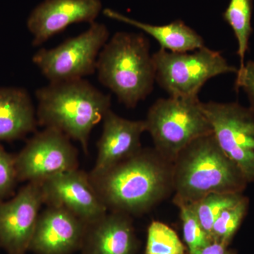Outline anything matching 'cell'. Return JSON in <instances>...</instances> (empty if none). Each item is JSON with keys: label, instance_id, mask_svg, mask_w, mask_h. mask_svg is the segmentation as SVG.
Returning a JSON list of instances; mask_svg holds the SVG:
<instances>
[{"label": "cell", "instance_id": "obj_11", "mask_svg": "<svg viewBox=\"0 0 254 254\" xmlns=\"http://www.w3.org/2000/svg\"><path fill=\"white\" fill-rule=\"evenodd\" d=\"M40 184L44 204L64 209L86 224L108 213L89 175L78 168L55 175Z\"/></svg>", "mask_w": 254, "mask_h": 254}, {"label": "cell", "instance_id": "obj_15", "mask_svg": "<svg viewBox=\"0 0 254 254\" xmlns=\"http://www.w3.org/2000/svg\"><path fill=\"white\" fill-rule=\"evenodd\" d=\"M139 241L131 216L108 211L87 224L81 254H137Z\"/></svg>", "mask_w": 254, "mask_h": 254}, {"label": "cell", "instance_id": "obj_5", "mask_svg": "<svg viewBox=\"0 0 254 254\" xmlns=\"http://www.w3.org/2000/svg\"><path fill=\"white\" fill-rule=\"evenodd\" d=\"M144 122L155 150L171 163L190 142L213 133L198 97L157 100Z\"/></svg>", "mask_w": 254, "mask_h": 254}, {"label": "cell", "instance_id": "obj_13", "mask_svg": "<svg viewBox=\"0 0 254 254\" xmlns=\"http://www.w3.org/2000/svg\"><path fill=\"white\" fill-rule=\"evenodd\" d=\"M101 9L100 0H44L28 18L33 46H41L73 23L95 22Z\"/></svg>", "mask_w": 254, "mask_h": 254}, {"label": "cell", "instance_id": "obj_10", "mask_svg": "<svg viewBox=\"0 0 254 254\" xmlns=\"http://www.w3.org/2000/svg\"><path fill=\"white\" fill-rule=\"evenodd\" d=\"M43 203L41 184L28 182L14 198L0 200V248L26 254Z\"/></svg>", "mask_w": 254, "mask_h": 254}, {"label": "cell", "instance_id": "obj_14", "mask_svg": "<svg viewBox=\"0 0 254 254\" xmlns=\"http://www.w3.org/2000/svg\"><path fill=\"white\" fill-rule=\"evenodd\" d=\"M103 121V132L97 143L98 156L91 175L108 170L143 148L141 138L145 131L144 120H127L110 110Z\"/></svg>", "mask_w": 254, "mask_h": 254}, {"label": "cell", "instance_id": "obj_23", "mask_svg": "<svg viewBox=\"0 0 254 254\" xmlns=\"http://www.w3.org/2000/svg\"><path fill=\"white\" fill-rule=\"evenodd\" d=\"M18 182L15 157L0 145V200L12 194Z\"/></svg>", "mask_w": 254, "mask_h": 254}, {"label": "cell", "instance_id": "obj_24", "mask_svg": "<svg viewBox=\"0 0 254 254\" xmlns=\"http://www.w3.org/2000/svg\"><path fill=\"white\" fill-rule=\"evenodd\" d=\"M235 81V89L238 91L240 88L247 93L250 100V108L254 111V60H250L245 66L238 69Z\"/></svg>", "mask_w": 254, "mask_h": 254}, {"label": "cell", "instance_id": "obj_18", "mask_svg": "<svg viewBox=\"0 0 254 254\" xmlns=\"http://www.w3.org/2000/svg\"><path fill=\"white\" fill-rule=\"evenodd\" d=\"M252 0H230L223 14L224 19L230 25L236 37L237 55L240 59L238 69L243 68L245 64L246 53L249 50L252 33Z\"/></svg>", "mask_w": 254, "mask_h": 254}, {"label": "cell", "instance_id": "obj_12", "mask_svg": "<svg viewBox=\"0 0 254 254\" xmlns=\"http://www.w3.org/2000/svg\"><path fill=\"white\" fill-rule=\"evenodd\" d=\"M87 224L58 207L40 213L28 252L35 254H73L81 250Z\"/></svg>", "mask_w": 254, "mask_h": 254}, {"label": "cell", "instance_id": "obj_1", "mask_svg": "<svg viewBox=\"0 0 254 254\" xmlns=\"http://www.w3.org/2000/svg\"><path fill=\"white\" fill-rule=\"evenodd\" d=\"M88 175L108 211L131 217L148 213L173 193V163L154 148H142L102 173Z\"/></svg>", "mask_w": 254, "mask_h": 254}, {"label": "cell", "instance_id": "obj_22", "mask_svg": "<svg viewBox=\"0 0 254 254\" xmlns=\"http://www.w3.org/2000/svg\"><path fill=\"white\" fill-rule=\"evenodd\" d=\"M180 209L183 237L189 254H195L213 242L197 218L194 210L189 203L175 205Z\"/></svg>", "mask_w": 254, "mask_h": 254}, {"label": "cell", "instance_id": "obj_25", "mask_svg": "<svg viewBox=\"0 0 254 254\" xmlns=\"http://www.w3.org/2000/svg\"><path fill=\"white\" fill-rule=\"evenodd\" d=\"M195 254H237V252L230 250L227 246L217 242H212Z\"/></svg>", "mask_w": 254, "mask_h": 254}, {"label": "cell", "instance_id": "obj_2", "mask_svg": "<svg viewBox=\"0 0 254 254\" xmlns=\"http://www.w3.org/2000/svg\"><path fill=\"white\" fill-rule=\"evenodd\" d=\"M173 203H193L211 193H243L249 182L213 133L193 140L173 163Z\"/></svg>", "mask_w": 254, "mask_h": 254}, {"label": "cell", "instance_id": "obj_8", "mask_svg": "<svg viewBox=\"0 0 254 254\" xmlns=\"http://www.w3.org/2000/svg\"><path fill=\"white\" fill-rule=\"evenodd\" d=\"M220 148L238 165L249 184L254 182V111L236 103H202Z\"/></svg>", "mask_w": 254, "mask_h": 254}, {"label": "cell", "instance_id": "obj_6", "mask_svg": "<svg viewBox=\"0 0 254 254\" xmlns=\"http://www.w3.org/2000/svg\"><path fill=\"white\" fill-rule=\"evenodd\" d=\"M153 57L155 81L174 98H195L210 78L237 73L220 52L204 46L193 53H172L161 49Z\"/></svg>", "mask_w": 254, "mask_h": 254}, {"label": "cell", "instance_id": "obj_4", "mask_svg": "<svg viewBox=\"0 0 254 254\" xmlns=\"http://www.w3.org/2000/svg\"><path fill=\"white\" fill-rule=\"evenodd\" d=\"M98 80L127 108H134L153 91L155 69L150 43L143 34L118 32L98 55Z\"/></svg>", "mask_w": 254, "mask_h": 254}, {"label": "cell", "instance_id": "obj_21", "mask_svg": "<svg viewBox=\"0 0 254 254\" xmlns=\"http://www.w3.org/2000/svg\"><path fill=\"white\" fill-rule=\"evenodd\" d=\"M185 254V245L173 228L159 221L150 224L147 232L145 254Z\"/></svg>", "mask_w": 254, "mask_h": 254}, {"label": "cell", "instance_id": "obj_3", "mask_svg": "<svg viewBox=\"0 0 254 254\" xmlns=\"http://www.w3.org/2000/svg\"><path fill=\"white\" fill-rule=\"evenodd\" d=\"M38 124L79 142L88 153L93 128L111 107V97L83 79L49 83L36 92Z\"/></svg>", "mask_w": 254, "mask_h": 254}, {"label": "cell", "instance_id": "obj_7", "mask_svg": "<svg viewBox=\"0 0 254 254\" xmlns=\"http://www.w3.org/2000/svg\"><path fill=\"white\" fill-rule=\"evenodd\" d=\"M109 36L108 27L95 21L86 31L59 46L38 50L33 63L50 83L82 79L96 71L98 55Z\"/></svg>", "mask_w": 254, "mask_h": 254}, {"label": "cell", "instance_id": "obj_17", "mask_svg": "<svg viewBox=\"0 0 254 254\" xmlns=\"http://www.w3.org/2000/svg\"><path fill=\"white\" fill-rule=\"evenodd\" d=\"M107 17L134 26L158 41L161 49L172 53H188L204 47L203 38L183 21H173L163 26H155L137 21L110 9L103 10Z\"/></svg>", "mask_w": 254, "mask_h": 254}, {"label": "cell", "instance_id": "obj_16", "mask_svg": "<svg viewBox=\"0 0 254 254\" xmlns=\"http://www.w3.org/2000/svg\"><path fill=\"white\" fill-rule=\"evenodd\" d=\"M36 109L26 90L0 87V141H13L35 131Z\"/></svg>", "mask_w": 254, "mask_h": 254}, {"label": "cell", "instance_id": "obj_20", "mask_svg": "<svg viewBox=\"0 0 254 254\" xmlns=\"http://www.w3.org/2000/svg\"><path fill=\"white\" fill-rule=\"evenodd\" d=\"M243 193H211L195 203H190L202 227L210 236L215 220L225 209L237 204Z\"/></svg>", "mask_w": 254, "mask_h": 254}, {"label": "cell", "instance_id": "obj_9", "mask_svg": "<svg viewBox=\"0 0 254 254\" xmlns=\"http://www.w3.org/2000/svg\"><path fill=\"white\" fill-rule=\"evenodd\" d=\"M18 182L41 183L78 168V152L63 132L45 128L36 133L15 156Z\"/></svg>", "mask_w": 254, "mask_h": 254}, {"label": "cell", "instance_id": "obj_19", "mask_svg": "<svg viewBox=\"0 0 254 254\" xmlns=\"http://www.w3.org/2000/svg\"><path fill=\"white\" fill-rule=\"evenodd\" d=\"M250 208V198L244 195L237 204L229 207L219 215L212 227L213 242L229 247L243 222Z\"/></svg>", "mask_w": 254, "mask_h": 254}]
</instances>
